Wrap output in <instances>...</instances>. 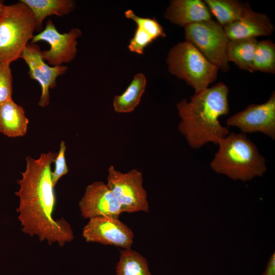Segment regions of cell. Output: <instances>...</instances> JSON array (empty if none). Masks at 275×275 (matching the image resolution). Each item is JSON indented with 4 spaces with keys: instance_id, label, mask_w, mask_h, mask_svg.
<instances>
[{
    "instance_id": "6da1fadb",
    "label": "cell",
    "mask_w": 275,
    "mask_h": 275,
    "mask_svg": "<svg viewBox=\"0 0 275 275\" xmlns=\"http://www.w3.org/2000/svg\"><path fill=\"white\" fill-rule=\"evenodd\" d=\"M57 152L42 153L38 158L25 157L26 167L17 180L19 189L15 193L19 199L16 211L22 231L37 236L40 241L63 246L74 239L71 225L63 217L54 219L56 204L54 186L51 179V164Z\"/></svg>"
},
{
    "instance_id": "7a4b0ae2",
    "label": "cell",
    "mask_w": 275,
    "mask_h": 275,
    "mask_svg": "<svg viewBox=\"0 0 275 275\" xmlns=\"http://www.w3.org/2000/svg\"><path fill=\"white\" fill-rule=\"evenodd\" d=\"M229 88L223 82L195 94L187 101L177 104L181 118L178 129L193 148L199 149L209 142L217 145L229 133L222 126L218 118L229 113Z\"/></svg>"
},
{
    "instance_id": "3957f363",
    "label": "cell",
    "mask_w": 275,
    "mask_h": 275,
    "mask_svg": "<svg viewBox=\"0 0 275 275\" xmlns=\"http://www.w3.org/2000/svg\"><path fill=\"white\" fill-rule=\"evenodd\" d=\"M217 144L218 150L210 163L216 173L244 182L261 177L266 172L265 158L244 134L232 132Z\"/></svg>"
},
{
    "instance_id": "277c9868",
    "label": "cell",
    "mask_w": 275,
    "mask_h": 275,
    "mask_svg": "<svg viewBox=\"0 0 275 275\" xmlns=\"http://www.w3.org/2000/svg\"><path fill=\"white\" fill-rule=\"evenodd\" d=\"M36 28L32 12L21 1L4 5L0 15V61L10 64L20 58Z\"/></svg>"
},
{
    "instance_id": "5b68a950",
    "label": "cell",
    "mask_w": 275,
    "mask_h": 275,
    "mask_svg": "<svg viewBox=\"0 0 275 275\" xmlns=\"http://www.w3.org/2000/svg\"><path fill=\"white\" fill-rule=\"evenodd\" d=\"M167 63L169 71L192 87L195 94L207 89L217 78L218 68L186 41L170 49Z\"/></svg>"
},
{
    "instance_id": "8992f818",
    "label": "cell",
    "mask_w": 275,
    "mask_h": 275,
    "mask_svg": "<svg viewBox=\"0 0 275 275\" xmlns=\"http://www.w3.org/2000/svg\"><path fill=\"white\" fill-rule=\"evenodd\" d=\"M185 38L218 70H229L226 54L229 39L218 23L211 19L190 24L185 28Z\"/></svg>"
},
{
    "instance_id": "52a82bcc",
    "label": "cell",
    "mask_w": 275,
    "mask_h": 275,
    "mask_svg": "<svg viewBox=\"0 0 275 275\" xmlns=\"http://www.w3.org/2000/svg\"><path fill=\"white\" fill-rule=\"evenodd\" d=\"M143 174L133 169L126 173L108 169L107 185L120 205L122 212L149 211L147 194L143 185Z\"/></svg>"
},
{
    "instance_id": "ba28073f",
    "label": "cell",
    "mask_w": 275,
    "mask_h": 275,
    "mask_svg": "<svg viewBox=\"0 0 275 275\" xmlns=\"http://www.w3.org/2000/svg\"><path fill=\"white\" fill-rule=\"evenodd\" d=\"M81 35L78 28H73L68 33L61 34L58 32L51 20L49 19L45 28L34 35L31 43L40 41L47 42L50 45L48 50L42 51V56L51 66H61L63 63L71 62L77 53V39Z\"/></svg>"
},
{
    "instance_id": "9c48e42d",
    "label": "cell",
    "mask_w": 275,
    "mask_h": 275,
    "mask_svg": "<svg viewBox=\"0 0 275 275\" xmlns=\"http://www.w3.org/2000/svg\"><path fill=\"white\" fill-rule=\"evenodd\" d=\"M228 126H235L243 134L260 132L275 139V92L265 103L251 104L227 120Z\"/></svg>"
},
{
    "instance_id": "30bf717a",
    "label": "cell",
    "mask_w": 275,
    "mask_h": 275,
    "mask_svg": "<svg viewBox=\"0 0 275 275\" xmlns=\"http://www.w3.org/2000/svg\"><path fill=\"white\" fill-rule=\"evenodd\" d=\"M82 236L88 242H98L124 249H130L133 242L132 230L119 218L99 216L89 219L83 228Z\"/></svg>"
},
{
    "instance_id": "8fae6325",
    "label": "cell",
    "mask_w": 275,
    "mask_h": 275,
    "mask_svg": "<svg viewBox=\"0 0 275 275\" xmlns=\"http://www.w3.org/2000/svg\"><path fill=\"white\" fill-rule=\"evenodd\" d=\"M20 58L29 67L30 77L37 81L41 87L39 106L45 107L49 104V89L56 87L57 77L67 71L66 66H51L46 63L42 56V50L36 43H28L23 50Z\"/></svg>"
},
{
    "instance_id": "7c38bea8",
    "label": "cell",
    "mask_w": 275,
    "mask_h": 275,
    "mask_svg": "<svg viewBox=\"0 0 275 275\" xmlns=\"http://www.w3.org/2000/svg\"><path fill=\"white\" fill-rule=\"evenodd\" d=\"M78 205L85 218L99 216L119 218L122 213L117 200L103 181H96L87 186Z\"/></svg>"
},
{
    "instance_id": "4fadbf2b",
    "label": "cell",
    "mask_w": 275,
    "mask_h": 275,
    "mask_svg": "<svg viewBox=\"0 0 275 275\" xmlns=\"http://www.w3.org/2000/svg\"><path fill=\"white\" fill-rule=\"evenodd\" d=\"M223 28L229 40L269 36L274 31L268 16L255 12L250 6L239 19Z\"/></svg>"
},
{
    "instance_id": "5bb4252c",
    "label": "cell",
    "mask_w": 275,
    "mask_h": 275,
    "mask_svg": "<svg viewBox=\"0 0 275 275\" xmlns=\"http://www.w3.org/2000/svg\"><path fill=\"white\" fill-rule=\"evenodd\" d=\"M170 22L184 28L190 24L211 19L207 5L201 0H173L164 14Z\"/></svg>"
},
{
    "instance_id": "9a60e30c",
    "label": "cell",
    "mask_w": 275,
    "mask_h": 275,
    "mask_svg": "<svg viewBox=\"0 0 275 275\" xmlns=\"http://www.w3.org/2000/svg\"><path fill=\"white\" fill-rule=\"evenodd\" d=\"M125 16L136 24L134 35L128 46L131 52L142 54L145 48L153 41L166 37L162 26L155 18L140 17L131 10L126 11Z\"/></svg>"
},
{
    "instance_id": "2e32d148",
    "label": "cell",
    "mask_w": 275,
    "mask_h": 275,
    "mask_svg": "<svg viewBox=\"0 0 275 275\" xmlns=\"http://www.w3.org/2000/svg\"><path fill=\"white\" fill-rule=\"evenodd\" d=\"M29 121L23 108L11 99L0 105V132L9 138L24 135Z\"/></svg>"
},
{
    "instance_id": "e0dca14e",
    "label": "cell",
    "mask_w": 275,
    "mask_h": 275,
    "mask_svg": "<svg viewBox=\"0 0 275 275\" xmlns=\"http://www.w3.org/2000/svg\"><path fill=\"white\" fill-rule=\"evenodd\" d=\"M32 12L37 23L36 31H42V23L46 17L68 15L75 7L72 0H20Z\"/></svg>"
},
{
    "instance_id": "ac0fdd59",
    "label": "cell",
    "mask_w": 275,
    "mask_h": 275,
    "mask_svg": "<svg viewBox=\"0 0 275 275\" xmlns=\"http://www.w3.org/2000/svg\"><path fill=\"white\" fill-rule=\"evenodd\" d=\"M258 41L256 38L229 40L226 50L228 62H232L240 69L254 72V53Z\"/></svg>"
},
{
    "instance_id": "d6986e66",
    "label": "cell",
    "mask_w": 275,
    "mask_h": 275,
    "mask_svg": "<svg viewBox=\"0 0 275 275\" xmlns=\"http://www.w3.org/2000/svg\"><path fill=\"white\" fill-rule=\"evenodd\" d=\"M146 84L147 80L144 74H136L125 91L114 97L113 107L115 111L119 113L132 112L139 104Z\"/></svg>"
},
{
    "instance_id": "ffe728a7",
    "label": "cell",
    "mask_w": 275,
    "mask_h": 275,
    "mask_svg": "<svg viewBox=\"0 0 275 275\" xmlns=\"http://www.w3.org/2000/svg\"><path fill=\"white\" fill-rule=\"evenodd\" d=\"M211 14L223 27L239 19L250 7L236 0H204Z\"/></svg>"
},
{
    "instance_id": "44dd1931",
    "label": "cell",
    "mask_w": 275,
    "mask_h": 275,
    "mask_svg": "<svg viewBox=\"0 0 275 275\" xmlns=\"http://www.w3.org/2000/svg\"><path fill=\"white\" fill-rule=\"evenodd\" d=\"M117 275H152L147 259L139 253L130 249L120 251L116 267Z\"/></svg>"
},
{
    "instance_id": "7402d4cb",
    "label": "cell",
    "mask_w": 275,
    "mask_h": 275,
    "mask_svg": "<svg viewBox=\"0 0 275 275\" xmlns=\"http://www.w3.org/2000/svg\"><path fill=\"white\" fill-rule=\"evenodd\" d=\"M254 71L275 73V44L270 40L258 41L254 53Z\"/></svg>"
},
{
    "instance_id": "603a6c76",
    "label": "cell",
    "mask_w": 275,
    "mask_h": 275,
    "mask_svg": "<svg viewBox=\"0 0 275 275\" xmlns=\"http://www.w3.org/2000/svg\"><path fill=\"white\" fill-rule=\"evenodd\" d=\"M12 84L10 64L0 61V105L12 99Z\"/></svg>"
},
{
    "instance_id": "cb8c5ba5",
    "label": "cell",
    "mask_w": 275,
    "mask_h": 275,
    "mask_svg": "<svg viewBox=\"0 0 275 275\" xmlns=\"http://www.w3.org/2000/svg\"><path fill=\"white\" fill-rule=\"evenodd\" d=\"M66 147L64 141L60 143L59 152L54 161V169L51 172V179L53 185L55 187L61 178L68 172V168L65 159Z\"/></svg>"
},
{
    "instance_id": "d4e9b609",
    "label": "cell",
    "mask_w": 275,
    "mask_h": 275,
    "mask_svg": "<svg viewBox=\"0 0 275 275\" xmlns=\"http://www.w3.org/2000/svg\"><path fill=\"white\" fill-rule=\"evenodd\" d=\"M262 275H275V253L269 257L266 268Z\"/></svg>"
},
{
    "instance_id": "484cf974",
    "label": "cell",
    "mask_w": 275,
    "mask_h": 275,
    "mask_svg": "<svg viewBox=\"0 0 275 275\" xmlns=\"http://www.w3.org/2000/svg\"><path fill=\"white\" fill-rule=\"evenodd\" d=\"M4 1H2V0H0V15L2 12V10H3V7H4Z\"/></svg>"
}]
</instances>
